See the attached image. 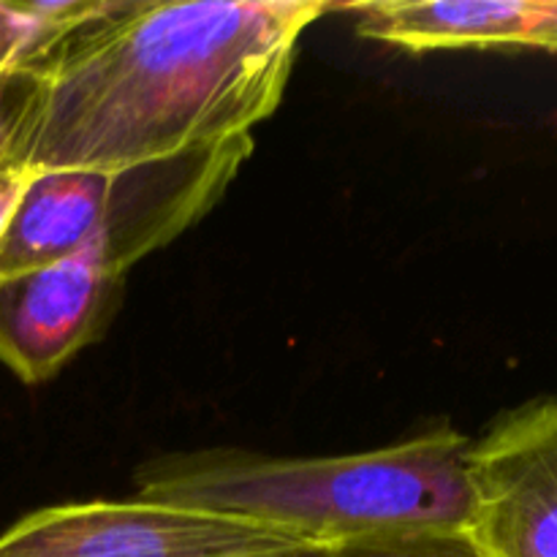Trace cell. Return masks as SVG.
Returning <instances> with one entry per match:
<instances>
[{
    "instance_id": "1",
    "label": "cell",
    "mask_w": 557,
    "mask_h": 557,
    "mask_svg": "<svg viewBox=\"0 0 557 557\" xmlns=\"http://www.w3.org/2000/svg\"><path fill=\"white\" fill-rule=\"evenodd\" d=\"M319 0H120L38 58L20 166L114 174L248 136L286 92Z\"/></svg>"
},
{
    "instance_id": "2",
    "label": "cell",
    "mask_w": 557,
    "mask_h": 557,
    "mask_svg": "<svg viewBox=\"0 0 557 557\" xmlns=\"http://www.w3.org/2000/svg\"><path fill=\"white\" fill-rule=\"evenodd\" d=\"M473 441L451 428L341 457L243 449L169 455L136 471L139 498L292 533L319 549L411 531H468Z\"/></svg>"
},
{
    "instance_id": "3",
    "label": "cell",
    "mask_w": 557,
    "mask_h": 557,
    "mask_svg": "<svg viewBox=\"0 0 557 557\" xmlns=\"http://www.w3.org/2000/svg\"><path fill=\"white\" fill-rule=\"evenodd\" d=\"M250 152L253 134L114 174L38 172L0 239V286L96 237L131 270L205 218Z\"/></svg>"
},
{
    "instance_id": "4",
    "label": "cell",
    "mask_w": 557,
    "mask_h": 557,
    "mask_svg": "<svg viewBox=\"0 0 557 557\" xmlns=\"http://www.w3.org/2000/svg\"><path fill=\"white\" fill-rule=\"evenodd\" d=\"M319 549L292 533L158 500H90L33 511L0 557H288Z\"/></svg>"
},
{
    "instance_id": "5",
    "label": "cell",
    "mask_w": 557,
    "mask_h": 557,
    "mask_svg": "<svg viewBox=\"0 0 557 557\" xmlns=\"http://www.w3.org/2000/svg\"><path fill=\"white\" fill-rule=\"evenodd\" d=\"M125 267L103 237L0 286V362L25 384L58 375L107 332Z\"/></svg>"
},
{
    "instance_id": "6",
    "label": "cell",
    "mask_w": 557,
    "mask_h": 557,
    "mask_svg": "<svg viewBox=\"0 0 557 557\" xmlns=\"http://www.w3.org/2000/svg\"><path fill=\"white\" fill-rule=\"evenodd\" d=\"M471 536L490 557H557V397L506 413L468 457Z\"/></svg>"
},
{
    "instance_id": "7",
    "label": "cell",
    "mask_w": 557,
    "mask_h": 557,
    "mask_svg": "<svg viewBox=\"0 0 557 557\" xmlns=\"http://www.w3.org/2000/svg\"><path fill=\"white\" fill-rule=\"evenodd\" d=\"M362 38L408 49L557 52V0H375L335 5Z\"/></svg>"
},
{
    "instance_id": "8",
    "label": "cell",
    "mask_w": 557,
    "mask_h": 557,
    "mask_svg": "<svg viewBox=\"0 0 557 557\" xmlns=\"http://www.w3.org/2000/svg\"><path fill=\"white\" fill-rule=\"evenodd\" d=\"M41 90L44 76L38 58L0 69V174L11 166H20L22 150L41 103Z\"/></svg>"
},
{
    "instance_id": "9",
    "label": "cell",
    "mask_w": 557,
    "mask_h": 557,
    "mask_svg": "<svg viewBox=\"0 0 557 557\" xmlns=\"http://www.w3.org/2000/svg\"><path fill=\"white\" fill-rule=\"evenodd\" d=\"M324 557H490L471 531H411L324 549Z\"/></svg>"
},
{
    "instance_id": "10",
    "label": "cell",
    "mask_w": 557,
    "mask_h": 557,
    "mask_svg": "<svg viewBox=\"0 0 557 557\" xmlns=\"http://www.w3.org/2000/svg\"><path fill=\"white\" fill-rule=\"evenodd\" d=\"M63 36L69 33L58 30L36 0H0V69L41 58Z\"/></svg>"
},
{
    "instance_id": "11",
    "label": "cell",
    "mask_w": 557,
    "mask_h": 557,
    "mask_svg": "<svg viewBox=\"0 0 557 557\" xmlns=\"http://www.w3.org/2000/svg\"><path fill=\"white\" fill-rule=\"evenodd\" d=\"M38 172L25 166H11L0 174V239L9 232L11 221H14L16 210H20L22 199H25L27 188L36 180Z\"/></svg>"
},
{
    "instance_id": "12",
    "label": "cell",
    "mask_w": 557,
    "mask_h": 557,
    "mask_svg": "<svg viewBox=\"0 0 557 557\" xmlns=\"http://www.w3.org/2000/svg\"><path fill=\"white\" fill-rule=\"evenodd\" d=\"M288 557H324V549H308V553H297Z\"/></svg>"
}]
</instances>
